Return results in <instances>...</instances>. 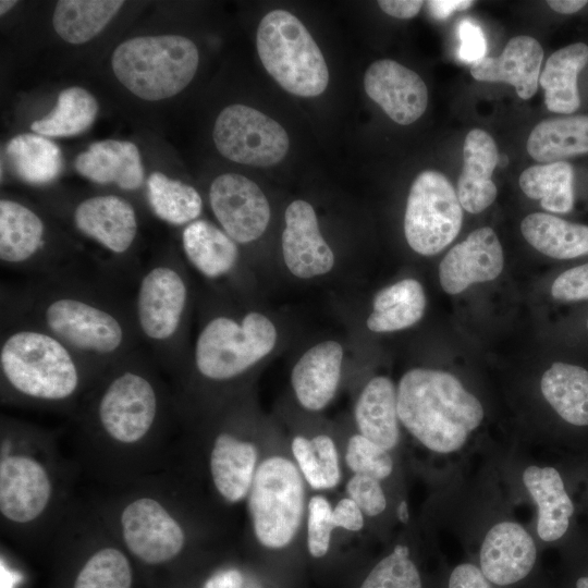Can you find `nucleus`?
<instances>
[{"mask_svg":"<svg viewBox=\"0 0 588 588\" xmlns=\"http://www.w3.org/2000/svg\"><path fill=\"white\" fill-rule=\"evenodd\" d=\"M343 348L326 341L305 352L293 367L291 383L298 403L318 412L334 397L341 377Z\"/></svg>","mask_w":588,"mask_h":588,"instance_id":"412c9836","label":"nucleus"},{"mask_svg":"<svg viewBox=\"0 0 588 588\" xmlns=\"http://www.w3.org/2000/svg\"><path fill=\"white\" fill-rule=\"evenodd\" d=\"M52 485L45 466L27 454H7L0 462V512L13 523L37 519L47 509Z\"/></svg>","mask_w":588,"mask_h":588,"instance_id":"2eb2a0df","label":"nucleus"},{"mask_svg":"<svg viewBox=\"0 0 588 588\" xmlns=\"http://www.w3.org/2000/svg\"><path fill=\"white\" fill-rule=\"evenodd\" d=\"M2 399L64 404L99 379L71 348L32 323L1 318Z\"/></svg>","mask_w":588,"mask_h":588,"instance_id":"f03ea898","label":"nucleus"},{"mask_svg":"<svg viewBox=\"0 0 588 588\" xmlns=\"http://www.w3.org/2000/svg\"><path fill=\"white\" fill-rule=\"evenodd\" d=\"M98 110V102L88 90L78 86L70 87L59 94L53 110L34 121L30 128L45 137L78 135L91 126Z\"/></svg>","mask_w":588,"mask_h":588,"instance_id":"c9c22d12","label":"nucleus"},{"mask_svg":"<svg viewBox=\"0 0 588 588\" xmlns=\"http://www.w3.org/2000/svg\"><path fill=\"white\" fill-rule=\"evenodd\" d=\"M282 254L290 272L301 279L328 273L334 255L322 237L313 206L302 199L291 203L284 215Z\"/></svg>","mask_w":588,"mask_h":588,"instance_id":"6ab92c4d","label":"nucleus"},{"mask_svg":"<svg viewBox=\"0 0 588 588\" xmlns=\"http://www.w3.org/2000/svg\"><path fill=\"white\" fill-rule=\"evenodd\" d=\"M525 240L540 253L558 259L588 254V226L555 216L536 212L520 223Z\"/></svg>","mask_w":588,"mask_h":588,"instance_id":"7c9ffc66","label":"nucleus"},{"mask_svg":"<svg viewBox=\"0 0 588 588\" xmlns=\"http://www.w3.org/2000/svg\"><path fill=\"white\" fill-rule=\"evenodd\" d=\"M123 4L120 0H60L53 11V28L66 42H86L103 29Z\"/></svg>","mask_w":588,"mask_h":588,"instance_id":"f704fd0d","label":"nucleus"},{"mask_svg":"<svg viewBox=\"0 0 588 588\" xmlns=\"http://www.w3.org/2000/svg\"><path fill=\"white\" fill-rule=\"evenodd\" d=\"M462 206L450 181L433 170L421 172L407 197L404 233L408 245L425 256L438 254L458 234Z\"/></svg>","mask_w":588,"mask_h":588,"instance_id":"9b49d317","label":"nucleus"},{"mask_svg":"<svg viewBox=\"0 0 588 588\" xmlns=\"http://www.w3.org/2000/svg\"><path fill=\"white\" fill-rule=\"evenodd\" d=\"M542 59V47L535 38L516 36L499 57H485L470 64V74L477 81L513 85L517 95L527 100L537 91Z\"/></svg>","mask_w":588,"mask_h":588,"instance_id":"4be33fe9","label":"nucleus"},{"mask_svg":"<svg viewBox=\"0 0 588 588\" xmlns=\"http://www.w3.org/2000/svg\"><path fill=\"white\" fill-rule=\"evenodd\" d=\"M381 10L397 19H411L418 14L424 1L417 0H381L378 1Z\"/></svg>","mask_w":588,"mask_h":588,"instance_id":"8fccbe9b","label":"nucleus"},{"mask_svg":"<svg viewBox=\"0 0 588 588\" xmlns=\"http://www.w3.org/2000/svg\"><path fill=\"white\" fill-rule=\"evenodd\" d=\"M147 200L155 216L173 225H187L203 209V199L193 186L158 171L147 179Z\"/></svg>","mask_w":588,"mask_h":588,"instance_id":"e433bc0d","label":"nucleus"},{"mask_svg":"<svg viewBox=\"0 0 588 588\" xmlns=\"http://www.w3.org/2000/svg\"><path fill=\"white\" fill-rule=\"evenodd\" d=\"M345 462L353 474L366 475L379 480L387 479L394 467L390 451L359 433L348 439Z\"/></svg>","mask_w":588,"mask_h":588,"instance_id":"79ce46f5","label":"nucleus"},{"mask_svg":"<svg viewBox=\"0 0 588 588\" xmlns=\"http://www.w3.org/2000/svg\"><path fill=\"white\" fill-rule=\"evenodd\" d=\"M133 569L127 556L114 547L95 551L78 571L73 588H131Z\"/></svg>","mask_w":588,"mask_h":588,"instance_id":"ea45409f","label":"nucleus"},{"mask_svg":"<svg viewBox=\"0 0 588 588\" xmlns=\"http://www.w3.org/2000/svg\"><path fill=\"white\" fill-rule=\"evenodd\" d=\"M291 450L294 463L309 487L315 490H330L340 483V458L331 437L317 434L307 439L296 436L292 440Z\"/></svg>","mask_w":588,"mask_h":588,"instance_id":"4c0bfd02","label":"nucleus"},{"mask_svg":"<svg viewBox=\"0 0 588 588\" xmlns=\"http://www.w3.org/2000/svg\"><path fill=\"white\" fill-rule=\"evenodd\" d=\"M588 63V46L576 42L552 53L539 77L548 110L569 114L580 106L577 75Z\"/></svg>","mask_w":588,"mask_h":588,"instance_id":"c85d7f7f","label":"nucleus"},{"mask_svg":"<svg viewBox=\"0 0 588 588\" xmlns=\"http://www.w3.org/2000/svg\"><path fill=\"white\" fill-rule=\"evenodd\" d=\"M523 483L537 506V534L546 542L562 538L568 529L574 504L554 467L529 465Z\"/></svg>","mask_w":588,"mask_h":588,"instance_id":"a878e982","label":"nucleus"},{"mask_svg":"<svg viewBox=\"0 0 588 588\" xmlns=\"http://www.w3.org/2000/svg\"><path fill=\"white\" fill-rule=\"evenodd\" d=\"M191 290L184 266L171 255L161 256L144 268L131 301L139 340L167 369L185 364L184 333Z\"/></svg>","mask_w":588,"mask_h":588,"instance_id":"39448f33","label":"nucleus"},{"mask_svg":"<svg viewBox=\"0 0 588 588\" xmlns=\"http://www.w3.org/2000/svg\"><path fill=\"white\" fill-rule=\"evenodd\" d=\"M277 330L268 317L250 310L206 319L196 338L192 373L203 382L224 383L244 375L274 347Z\"/></svg>","mask_w":588,"mask_h":588,"instance_id":"423d86ee","label":"nucleus"},{"mask_svg":"<svg viewBox=\"0 0 588 588\" xmlns=\"http://www.w3.org/2000/svg\"><path fill=\"white\" fill-rule=\"evenodd\" d=\"M0 260L3 268L37 279L78 275L74 258L50 246L40 215L11 198L0 200Z\"/></svg>","mask_w":588,"mask_h":588,"instance_id":"9d476101","label":"nucleus"},{"mask_svg":"<svg viewBox=\"0 0 588 588\" xmlns=\"http://www.w3.org/2000/svg\"><path fill=\"white\" fill-rule=\"evenodd\" d=\"M460 58L467 63H475L486 57L487 46L481 28L471 21L464 20L460 24Z\"/></svg>","mask_w":588,"mask_h":588,"instance_id":"49530a36","label":"nucleus"},{"mask_svg":"<svg viewBox=\"0 0 588 588\" xmlns=\"http://www.w3.org/2000/svg\"><path fill=\"white\" fill-rule=\"evenodd\" d=\"M364 87L368 97L401 125L412 124L427 108L428 91L421 77L394 60L382 59L369 65Z\"/></svg>","mask_w":588,"mask_h":588,"instance_id":"f3484780","label":"nucleus"},{"mask_svg":"<svg viewBox=\"0 0 588 588\" xmlns=\"http://www.w3.org/2000/svg\"><path fill=\"white\" fill-rule=\"evenodd\" d=\"M537 560V547L530 534L518 523L494 524L482 540L479 562L485 577L498 586L525 578Z\"/></svg>","mask_w":588,"mask_h":588,"instance_id":"aec40b11","label":"nucleus"},{"mask_svg":"<svg viewBox=\"0 0 588 588\" xmlns=\"http://www.w3.org/2000/svg\"><path fill=\"white\" fill-rule=\"evenodd\" d=\"M5 154L14 174L33 185H45L62 171L60 148L47 137L37 134H20L5 147Z\"/></svg>","mask_w":588,"mask_h":588,"instance_id":"72a5a7b5","label":"nucleus"},{"mask_svg":"<svg viewBox=\"0 0 588 588\" xmlns=\"http://www.w3.org/2000/svg\"><path fill=\"white\" fill-rule=\"evenodd\" d=\"M212 137L226 159L254 167H270L286 155V131L262 112L244 105H231L218 115Z\"/></svg>","mask_w":588,"mask_h":588,"instance_id":"f8f14e48","label":"nucleus"},{"mask_svg":"<svg viewBox=\"0 0 588 588\" xmlns=\"http://www.w3.org/2000/svg\"><path fill=\"white\" fill-rule=\"evenodd\" d=\"M396 391L399 420L421 445L438 454L462 449L483 419L479 400L446 371L411 369Z\"/></svg>","mask_w":588,"mask_h":588,"instance_id":"7ed1b4c3","label":"nucleus"},{"mask_svg":"<svg viewBox=\"0 0 588 588\" xmlns=\"http://www.w3.org/2000/svg\"><path fill=\"white\" fill-rule=\"evenodd\" d=\"M527 151L537 161L551 163L588 152V115L547 119L527 139Z\"/></svg>","mask_w":588,"mask_h":588,"instance_id":"c756f323","label":"nucleus"},{"mask_svg":"<svg viewBox=\"0 0 588 588\" xmlns=\"http://www.w3.org/2000/svg\"><path fill=\"white\" fill-rule=\"evenodd\" d=\"M182 248L188 262L208 279L231 274L240 260L237 243L206 220H195L184 228Z\"/></svg>","mask_w":588,"mask_h":588,"instance_id":"cd10ccee","label":"nucleus"},{"mask_svg":"<svg viewBox=\"0 0 588 588\" xmlns=\"http://www.w3.org/2000/svg\"><path fill=\"white\" fill-rule=\"evenodd\" d=\"M74 228L117 258H125L135 245L138 221L134 207L117 195L82 199L71 213Z\"/></svg>","mask_w":588,"mask_h":588,"instance_id":"dca6fc26","label":"nucleus"},{"mask_svg":"<svg viewBox=\"0 0 588 588\" xmlns=\"http://www.w3.org/2000/svg\"><path fill=\"white\" fill-rule=\"evenodd\" d=\"M17 2L14 0H1L0 1V14L8 13Z\"/></svg>","mask_w":588,"mask_h":588,"instance_id":"5fc2aeb1","label":"nucleus"},{"mask_svg":"<svg viewBox=\"0 0 588 588\" xmlns=\"http://www.w3.org/2000/svg\"><path fill=\"white\" fill-rule=\"evenodd\" d=\"M332 520L335 528H342L351 532L360 531L365 526L364 513L348 497L339 500L334 505Z\"/></svg>","mask_w":588,"mask_h":588,"instance_id":"de8ad7c7","label":"nucleus"},{"mask_svg":"<svg viewBox=\"0 0 588 588\" xmlns=\"http://www.w3.org/2000/svg\"><path fill=\"white\" fill-rule=\"evenodd\" d=\"M587 4L585 0H550L548 5L555 12L562 14H573Z\"/></svg>","mask_w":588,"mask_h":588,"instance_id":"603ef678","label":"nucleus"},{"mask_svg":"<svg viewBox=\"0 0 588 588\" xmlns=\"http://www.w3.org/2000/svg\"><path fill=\"white\" fill-rule=\"evenodd\" d=\"M425 307L426 297L421 284L414 279H404L377 293L367 327L373 332L408 328L421 319Z\"/></svg>","mask_w":588,"mask_h":588,"instance_id":"473e14b6","label":"nucleus"},{"mask_svg":"<svg viewBox=\"0 0 588 588\" xmlns=\"http://www.w3.org/2000/svg\"><path fill=\"white\" fill-rule=\"evenodd\" d=\"M500 241L491 228L473 231L448 252L439 266L442 289L458 294L477 282L492 281L503 269Z\"/></svg>","mask_w":588,"mask_h":588,"instance_id":"a211bd4d","label":"nucleus"},{"mask_svg":"<svg viewBox=\"0 0 588 588\" xmlns=\"http://www.w3.org/2000/svg\"><path fill=\"white\" fill-rule=\"evenodd\" d=\"M587 329H588V320H587Z\"/></svg>","mask_w":588,"mask_h":588,"instance_id":"4d7b16f0","label":"nucleus"},{"mask_svg":"<svg viewBox=\"0 0 588 588\" xmlns=\"http://www.w3.org/2000/svg\"><path fill=\"white\" fill-rule=\"evenodd\" d=\"M247 503L257 541L272 550L287 547L296 537L305 513V480L296 464L282 455L262 460Z\"/></svg>","mask_w":588,"mask_h":588,"instance_id":"1a4fd4ad","label":"nucleus"},{"mask_svg":"<svg viewBox=\"0 0 588 588\" xmlns=\"http://www.w3.org/2000/svg\"><path fill=\"white\" fill-rule=\"evenodd\" d=\"M359 588H422L408 548L404 544L395 546L390 554L375 565Z\"/></svg>","mask_w":588,"mask_h":588,"instance_id":"a19ab883","label":"nucleus"},{"mask_svg":"<svg viewBox=\"0 0 588 588\" xmlns=\"http://www.w3.org/2000/svg\"><path fill=\"white\" fill-rule=\"evenodd\" d=\"M522 191L551 212H568L574 204L573 168L556 161L526 169L519 176Z\"/></svg>","mask_w":588,"mask_h":588,"instance_id":"58836bf2","label":"nucleus"},{"mask_svg":"<svg viewBox=\"0 0 588 588\" xmlns=\"http://www.w3.org/2000/svg\"><path fill=\"white\" fill-rule=\"evenodd\" d=\"M196 45L179 35L143 36L121 42L113 51L115 77L135 96L149 101L173 97L193 79L198 68Z\"/></svg>","mask_w":588,"mask_h":588,"instance_id":"0eeeda50","label":"nucleus"},{"mask_svg":"<svg viewBox=\"0 0 588 588\" xmlns=\"http://www.w3.org/2000/svg\"><path fill=\"white\" fill-rule=\"evenodd\" d=\"M397 517L403 523L408 520V509L405 501L401 502L397 506Z\"/></svg>","mask_w":588,"mask_h":588,"instance_id":"864d4df0","label":"nucleus"},{"mask_svg":"<svg viewBox=\"0 0 588 588\" xmlns=\"http://www.w3.org/2000/svg\"><path fill=\"white\" fill-rule=\"evenodd\" d=\"M332 506L320 494L310 498L307 504V549L311 556L322 558L330 548L332 531Z\"/></svg>","mask_w":588,"mask_h":588,"instance_id":"37998d69","label":"nucleus"},{"mask_svg":"<svg viewBox=\"0 0 588 588\" xmlns=\"http://www.w3.org/2000/svg\"><path fill=\"white\" fill-rule=\"evenodd\" d=\"M541 393L568 424L588 426V370L566 363H554L543 373Z\"/></svg>","mask_w":588,"mask_h":588,"instance_id":"2f4dec72","label":"nucleus"},{"mask_svg":"<svg viewBox=\"0 0 588 588\" xmlns=\"http://www.w3.org/2000/svg\"><path fill=\"white\" fill-rule=\"evenodd\" d=\"M256 46L266 71L290 94L316 97L326 90L329 71L323 54L292 13H267L257 28Z\"/></svg>","mask_w":588,"mask_h":588,"instance_id":"6e6552de","label":"nucleus"},{"mask_svg":"<svg viewBox=\"0 0 588 588\" xmlns=\"http://www.w3.org/2000/svg\"><path fill=\"white\" fill-rule=\"evenodd\" d=\"M481 569L471 563H462L451 573L448 588H491Z\"/></svg>","mask_w":588,"mask_h":588,"instance_id":"09e8293b","label":"nucleus"},{"mask_svg":"<svg viewBox=\"0 0 588 588\" xmlns=\"http://www.w3.org/2000/svg\"><path fill=\"white\" fill-rule=\"evenodd\" d=\"M74 167L94 183H112L123 191L139 188L145 179L139 150L127 140L95 142L75 158Z\"/></svg>","mask_w":588,"mask_h":588,"instance_id":"5701e85b","label":"nucleus"},{"mask_svg":"<svg viewBox=\"0 0 588 588\" xmlns=\"http://www.w3.org/2000/svg\"><path fill=\"white\" fill-rule=\"evenodd\" d=\"M96 384L89 420L106 438L131 445L156 429L164 396L151 364L138 350L110 367Z\"/></svg>","mask_w":588,"mask_h":588,"instance_id":"20e7f679","label":"nucleus"},{"mask_svg":"<svg viewBox=\"0 0 588 588\" xmlns=\"http://www.w3.org/2000/svg\"><path fill=\"white\" fill-rule=\"evenodd\" d=\"M346 493L366 516H378L387 509V497L377 478L353 474L346 482Z\"/></svg>","mask_w":588,"mask_h":588,"instance_id":"c03bdc74","label":"nucleus"},{"mask_svg":"<svg viewBox=\"0 0 588 588\" xmlns=\"http://www.w3.org/2000/svg\"><path fill=\"white\" fill-rule=\"evenodd\" d=\"M256 445L237 436L222 431L213 440L209 468L218 493L229 503L247 498L257 467Z\"/></svg>","mask_w":588,"mask_h":588,"instance_id":"b1692460","label":"nucleus"},{"mask_svg":"<svg viewBox=\"0 0 588 588\" xmlns=\"http://www.w3.org/2000/svg\"><path fill=\"white\" fill-rule=\"evenodd\" d=\"M209 203L223 231L236 243L256 241L268 226L269 203L260 187L244 175L217 176L210 185Z\"/></svg>","mask_w":588,"mask_h":588,"instance_id":"4468645a","label":"nucleus"},{"mask_svg":"<svg viewBox=\"0 0 588 588\" xmlns=\"http://www.w3.org/2000/svg\"><path fill=\"white\" fill-rule=\"evenodd\" d=\"M551 294L565 302L588 299V264L561 273L552 284Z\"/></svg>","mask_w":588,"mask_h":588,"instance_id":"a18cd8bd","label":"nucleus"},{"mask_svg":"<svg viewBox=\"0 0 588 588\" xmlns=\"http://www.w3.org/2000/svg\"><path fill=\"white\" fill-rule=\"evenodd\" d=\"M463 158L457 197L466 211L479 213L489 207L497 196V187L491 180L498 163L495 142L483 130L474 128L465 137Z\"/></svg>","mask_w":588,"mask_h":588,"instance_id":"393cba45","label":"nucleus"},{"mask_svg":"<svg viewBox=\"0 0 588 588\" xmlns=\"http://www.w3.org/2000/svg\"><path fill=\"white\" fill-rule=\"evenodd\" d=\"M576 588H588V577H580L576 581Z\"/></svg>","mask_w":588,"mask_h":588,"instance_id":"6e6d98bb","label":"nucleus"},{"mask_svg":"<svg viewBox=\"0 0 588 588\" xmlns=\"http://www.w3.org/2000/svg\"><path fill=\"white\" fill-rule=\"evenodd\" d=\"M473 3L474 1L468 0H436L427 2L431 13L438 19H445L454 11L466 10Z\"/></svg>","mask_w":588,"mask_h":588,"instance_id":"3c124183","label":"nucleus"},{"mask_svg":"<svg viewBox=\"0 0 588 588\" xmlns=\"http://www.w3.org/2000/svg\"><path fill=\"white\" fill-rule=\"evenodd\" d=\"M1 318L41 328L100 378L140 342L131 302L81 275L36 279L1 290Z\"/></svg>","mask_w":588,"mask_h":588,"instance_id":"f257e3e1","label":"nucleus"},{"mask_svg":"<svg viewBox=\"0 0 588 588\" xmlns=\"http://www.w3.org/2000/svg\"><path fill=\"white\" fill-rule=\"evenodd\" d=\"M123 541L128 551L149 565L164 564L183 550L186 536L180 523L158 500L140 497L120 516Z\"/></svg>","mask_w":588,"mask_h":588,"instance_id":"ddd939ff","label":"nucleus"},{"mask_svg":"<svg viewBox=\"0 0 588 588\" xmlns=\"http://www.w3.org/2000/svg\"><path fill=\"white\" fill-rule=\"evenodd\" d=\"M354 415L359 434L390 452L399 444L397 391L390 378L378 376L367 382Z\"/></svg>","mask_w":588,"mask_h":588,"instance_id":"bb28decb","label":"nucleus"}]
</instances>
